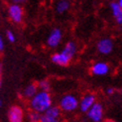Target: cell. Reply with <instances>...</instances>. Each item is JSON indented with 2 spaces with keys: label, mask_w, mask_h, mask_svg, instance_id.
I'll use <instances>...</instances> for the list:
<instances>
[{
  "label": "cell",
  "mask_w": 122,
  "mask_h": 122,
  "mask_svg": "<svg viewBox=\"0 0 122 122\" xmlns=\"http://www.w3.org/2000/svg\"><path fill=\"white\" fill-rule=\"evenodd\" d=\"M109 71H110V68H109L108 64L104 62H97L91 66V74L97 76H106L109 72Z\"/></svg>",
  "instance_id": "8"
},
{
  "label": "cell",
  "mask_w": 122,
  "mask_h": 122,
  "mask_svg": "<svg viewBox=\"0 0 122 122\" xmlns=\"http://www.w3.org/2000/svg\"><path fill=\"white\" fill-rule=\"evenodd\" d=\"M96 48H97V51H98L100 54L108 55L113 50V42L111 39H108V38L101 39L98 43H97Z\"/></svg>",
  "instance_id": "9"
},
{
  "label": "cell",
  "mask_w": 122,
  "mask_h": 122,
  "mask_svg": "<svg viewBox=\"0 0 122 122\" xmlns=\"http://www.w3.org/2000/svg\"><path fill=\"white\" fill-rule=\"evenodd\" d=\"M70 9V2L68 0H60L56 4V11L59 14H63Z\"/></svg>",
  "instance_id": "15"
},
{
  "label": "cell",
  "mask_w": 122,
  "mask_h": 122,
  "mask_svg": "<svg viewBox=\"0 0 122 122\" xmlns=\"http://www.w3.org/2000/svg\"><path fill=\"white\" fill-rule=\"evenodd\" d=\"M80 100L74 94H65L60 99L59 107L64 112H74L78 108Z\"/></svg>",
  "instance_id": "2"
},
{
  "label": "cell",
  "mask_w": 122,
  "mask_h": 122,
  "mask_svg": "<svg viewBox=\"0 0 122 122\" xmlns=\"http://www.w3.org/2000/svg\"><path fill=\"white\" fill-rule=\"evenodd\" d=\"M38 88L39 90H43V91H49L51 88V84H50V81H47V80H42L40 81L38 83Z\"/></svg>",
  "instance_id": "16"
},
{
  "label": "cell",
  "mask_w": 122,
  "mask_h": 122,
  "mask_svg": "<svg viewBox=\"0 0 122 122\" xmlns=\"http://www.w3.org/2000/svg\"><path fill=\"white\" fill-rule=\"evenodd\" d=\"M44 113L47 114V115H49V116H51V117L60 119L61 118V114H62V110H61V108L59 106L52 105L50 108H48Z\"/></svg>",
  "instance_id": "14"
},
{
  "label": "cell",
  "mask_w": 122,
  "mask_h": 122,
  "mask_svg": "<svg viewBox=\"0 0 122 122\" xmlns=\"http://www.w3.org/2000/svg\"><path fill=\"white\" fill-rule=\"evenodd\" d=\"M40 118H41V114L36 111L32 110L28 114V120L30 122H40Z\"/></svg>",
  "instance_id": "17"
},
{
  "label": "cell",
  "mask_w": 122,
  "mask_h": 122,
  "mask_svg": "<svg viewBox=\"0 0 122 122\" xmlns=\"http://www.w3.org/2000/svg\"><path fill=\"white\" fill-rule=\"evenodd\" d=\"M4 47H5V45H4L3 38H2V36L0 35V52H2L4 50Z\"/></svg>",
  "instance_id": "20"
},
{
  "label": "cell",
  "mask_w": 122,
  "mask_h": 122,
  "mask_svg": "<svg viewBox=\"0 0 122 122\" xmlns=\"http://www.w3.org/2000/svg\"><path fill=\"white\" fill-rule=\"evenodd\" d=\"M96 102V97L92 93H87L85 94L82 98L80 100V104H78V108L81 112L86 113L88 109L92 106Z\"/></svg>",
  "instance_id": "7"
},
{
  "label": "cell",
  "mask_w": 122,
  "mask_h": 122,
  "mask_svg": "<svg viewBox=\"0 0 122 122\" xmlns=\"http://www.w3.org/2000/svg\"><path fill=\"white\" fill-rule=\"evenodd\" d=\"M12 2H13L14 4H22V3H24V2H26L27 0H11Z\"/></svg>",
  "instance_id": "21"
},
{
  "label": "cell",
  "mask_w": 122,
  "mask_h": 122,
  "mask_svg": "<svg viewBox=\"0 0 122 122\" xmlns=\"http://www.w3.org/2000/svg\"><path fill=\"white\" fill-rule=\"evenodd\" d=\"M110 8H111V12L114 19L116 20L118 24L122 25V9L119 6V4L117 2H112L110 4Z\"/></svg>",
  "instance_id": "12"
},
{
  "label": "cell",
  "mask_w": 122,
  "mask_h": 122,
  "mask_svg": "<svg viewBox=\"0 0 122 122\" xmlns=\"http://www.w3.org/2000/svg\"><path fill=\"white\" fill-rule=\"evenodd\" d=\"M71 61V58L69 57L66 54H65L63 51L60 53H56L52 56V62L61 66H66L70 64Z\"/></svg>",
  "instance_id": "10"
},
{
  "label": "cell",
  "mask_w": 122,
  "mask_h": 122,
  "mask_svg": "<svg viewBox=\"0 0 122 122\" xmlns=\"http://www.w3.org/2000/svg\"><path fill=\"white\" fill-rule=\"evenodd\" d=\"M117 3L119 4V6H120V7H121V9H122V0H119V1H118Z\"/></svg>",
  "instance_id": "25"
},
{
  "label": "cell",
  "mask_w": 122,
  "mask_h": 122,
  "mask_svg": "<svg viewBox=\"0 0 122 122\" xmlns=\"http://www.w3.org/2000/svg\"><path fill=\"white\" fill-rule=\"evenodd\" d=\"M102 122H115V121L112 120V119H105V120H103Z\"/></svg>",
  "instance_id": "24"
},
{
  "label": "cell",
  "mask_w": 122,
  "mask_h": 122,
  "mask_svg": "<svg viewBox=\"0 0 122 122\" xmlns=\"http://www.w3.org/2000/svg\"><path fill=\"white\" fill-rule=\"evenodd\" d=\"M113 92H114V89H113L112 87H108V88L106 89V93H107V94H109V95L113 94Z\"/></svg>",
  "instance_id": "22"
},
{
  "label": "cell",
  "mask_w": 122,
  "mask_h": 122,
  "mask_svg": "<svg viewBox=\"0 0 122 122\" xmlns=\"http://www.w3.org/2000/svg\"><path fill=\"white\" fill-rule=\"evenodd\" d=\"M3 106V100L2 99H0V108H1Z\"/></svg>",
  "instance_id": "26"
},
{
  "label": "cell",
  "mask_w": 122,
  "mask_h": 122,
  "mask_svg": "<svg viewBox=\"0 0 122 122\" xmlns=\"http://www.w3.org/2000/svg\"><path fill=\"white\" fill-rule=\"evenodd\" d=\"M62 38H63L62 31L59 28L53 29L47 38V45L50 48H57L61 44Z\"/></svg>",
  "instance_id": "5"
},
{
  "label": "cell",
  "mask_w": 122,
  "mask_h": 122,
  "mask_svg": "<svg viewBox=\"0 0 122 122\" xmlns=\"http://www.w3.org/2000/svg\"><path fill=\"white\" fill-rule=\"evenodd\" d=\"M23 8L19 4H11L8 8V15L12 22L20 23L23 20Z\"/></svg>",
  "instance_id": "4"
},
{
  "label": "cell",
  "mask_w": 122,
  "mask_h": 122,
  "mask_svg": "<svg viewBox=\"0 0 122 122\" xmlns=\"http://www.w3.org/2000/svg\"><path fill=\"white\" fill-rule=\"evenodd\" d=\"M40 122H60V119L54 118V117L49 116V115H47L45 113H42L41 118H40Z\"/></svg>",
  "instance_id": "18"
},
{
  "label": "cell",
  "mask_w": 122,
  "mask_h": 122,
  "mask_svg": "<svg viewBox=\"0 0 122 122\" xmlns=\"http://www.w3.org/2000/svg\"><path fill=\"white\" fill-rule=\"evenodd\" d=\"M8 121L9 122H23L24 121V111L18 106L13 105L8 110Z\"/></svg>",
  "instance_id": "6"
},
{
  "label": "cell",
  "mask_w": 122,
  "mask_h": 122,
  "mask_svg": "<svg viewBox=\"0 0 122 122\" xmlns=\"http://www.w3.org/2000/svg\"><path fill=\"white\" fill-rule=\"evenodd\" d=\"M63 52L72 59L75 57L76 53V43H74V42H68L66 44V46L64 47Z\"/></svg>",
  "instance_id": "13"
},
{
  "label": "cell",
  "mask_w": 122,
  "mask_h": 122,
  "mask_svg": "<svg viewBox=\"0 0 122 122\" xmlns=\"http://www.w3.org/2000/svg\"><path fill=\"white\" fill-rule=\"evenodd\" d=\"M1 72H2V64L0 63V87L2 85V78H1Z\"/></svg>",
  "instance_id": "23"
},
{
  "label": "cell",
  "mask_w": 122,
  "mask_h": 122,
  "mask_svg": "<svg viewBox=\"0 0 122 122\" xmlns=\"http://www.w3.org/2000/svg\"><path fill=\"white\" fill-rule=\"evenodd\" d=\"M6 37H7V40L9 42H11V43H14L15 40H16V37H15L14 33L12 31H10V30H8V31L6 32Z\"/></svg>",
  "instance_id": "19"
},
{
  "label": "cell",
  "mask_w": 122,
  "mask_h": 122,
  "mask_svg": "<svg viewBox=\"0 0 122 122\" xmlns=\"http://www.w3.org/2000/svg\"><path fill=\"white\" fill-rule=\"evenodd\" d=\"M29 105L31 110L36 111L40 114L44 113L48 108L53 105V98L49 91L39 90L31 99H30Z\"/></svg>",
  "instance_id": "1"
},
{
  "label": "cell",
  "mask_w": 122,
  "mask_h": 122,
  "mask_svg": "<svg viewBox=\"0 0 122 122\" xmlns=\"http://www.w3.org/2000/svg\"><path fill=\"white\" fill-rule=\"evenodd\" d=\"M86 116L91 122H102L103 117H104L103 105L99 102H95L87 110Z\"/></svg>",
  "instance_id": "3"
},
{
  "label": "cell",
  "mask_w": 122,
  "mask_h": 122,
  "mask_svg": "<svg viewBox=\"0 0 122 122\" xmlns=\"http://www.w3.org/2000/svg\"><path fill=\"white\" fill-rule=\"evenodd\" d=\"M38 91H39V88H38L37 83H29L23 90V96L25 98L31 99Z\"/></svg>",
  "instance_id": "11"
}]
</instances>
